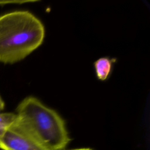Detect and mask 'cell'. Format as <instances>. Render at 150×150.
Returning a JSON list of instances; mask_svg holds the SVG:
<instances>
[{
    "mask_svg": "<svg viewBox=\"0 0 150 150\" xmlns=\"http://www.w3.org/2000/svg\"><path fill=\"white\" fill-rule=\"evenodd\" d=\"M16 110V119L9 128L28 137L45 150H62L70 141L63 119L37 98L26 97Z\"/></svg>",
    "mask_w": 150,
    "mask_h": 150,
    "instance_id": "cell-1",
    "label": "cell"
},
{
    "mask_svg": "<svg viewBox=\"0 0 150 150\" xmlns=\"http://www.w3.org/2000/svg\"><path fill=\"white\" fill-rule=\"evenodd\" d=\"M45 28L28 11H16L0 16V62L13 64L36 49L43 42Z\"/></svg>",
    "mask_w": 150,
    "mask_h": 150,
    "instance_id": "cell-2",
    "label": "cell"
},
{
    "mask_svg": "<svg viewBox=\"0 0 150 150\" xmlns=\"http://www.w3.org/2000/svg\"><path fill=\"white\" fill-rule=\"evenodd\" d=\"M2 150H45L28 137L11 128L0 133Z\"/></svg>",
    "mask_w": 150,
    "mask_h": 150,
    "instance_id": "cell-3",
    "label": "cell"
},
{
    "mask_svg": "<svg viewBox=\"0 0 150 150\" xmlns=\"http://www.w3.org/2000/svg\"><path fill=\"white\" fill-rule=\"evenodd\" d=\"M115 61V59L103 57L97 59L94 62V68L98 79L104 81L109 77L112 70V64Z\"/></svg>",
    "mask_w": 150,
    "mask_h": 150,
    "instance_id": "cell-4",
    "label": "cell"
},
{
    "mask_svg": "<svg viewBox=\"0 0 150 150\" xmlns=\"http://www.w3.org/2000/svg\"><path fill=\"white\" fill-rule=\"evenodd\" d=\"M16 119V114L12 112L0 113V133L8 129Z\"/></svg>",
    "mask_w": 150,
    "mask_h": 150,
    "instance_id": "cell-5",
    "label": "cell"
},
{
    "mask_svg": "<svg viewBox=\"0 0 150 150\" xmlns=\"http://www.w3.org/2000/svg\"><path fill=\"white\" fill-rule=\"evenodd\" d=\"M30 2H33V1H0V5H4L8 4H23Z\"/></svg>",
    "mask_w": 150,
    "mask_h": 150,
    "instance_id": "cell-6",
    "label": "cell"
},
{
    "mask_svg": "<svg viewBox=\"0 0 150 150\" xmlns=\"http://www.w3.org/2000/svg\"><path fill=\"white\" fill-rule=\"evenodd\" d=\"M5 107V103L4 101H3L2 98H1V97L0 96V111L4 110Z\"/></svg>",
    "mask_w": 150,
    "mask_h": 150,
    "instance_id": "cell-7",
    "label": "cell"
},
{
    "mask_svg": "<svg viewBox=\"0 0 150 150\" xmlns=\"http://www.w3.org/2000/svg\"><path fill=\"white\" fill-rule=\"evenodd\" d=\"M71 150H92L90 148H78V149H71Z\"/></svg>",
    "mask_w": 150,
    "mask_h": 150,
    "instance_id": "cell-8",
    "label": "cell"
}]
</instances>
